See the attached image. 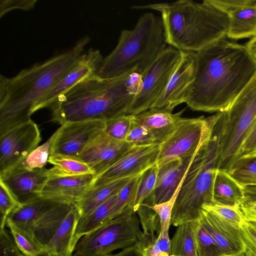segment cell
<instances>
[{
	"mask_svg": "<svg viewBox=\"0 0 256 256\" xmlns=\"http://www.w3.org/2000/svg\"><path fill=\"white\" fill-rule=\"evenodd\" d=\"M142 232L158 234L160 232V224L158 214L151 206L142 202L136 211Z\"/></svg>",
	"mask_w": 256,
	"mask_h": 256,
	"instance_id": "ab89813d",
	"label": "cell"
},
{
	"mask_svg": "<svg viewBox=\"0 0 256 256\" xmlns=\"http://www.w3.org/2000/svg\"><path fill=\"white\" fill-rule=\"evenodd\" d=\"M74 206L66 202H58L46 211L34 224L31 236L44 249Z\"/></svg>",
	"mask_w": 256,
	"mask_h": 256,
	"instance_id": "603a6c76",
	"label": "cell"
},
{
	"mask_svg": "<svg viewBox=\"0 0 256 256\" xmlns=\"http://www.w3.org/2000/svg\"><path fill=\"white\" fill-rule=\"evenodd\" d=\"M48 162L54 166L48 170V177L58 176H76L94 173L86 163L76 158L58 154L50 156Z\"/></svg>",
	"mask_w": 256,
	"mask_h": 256,
	"instance_id": "f546056e",
	"label": "cell"
},
{
	"mask_svg": "<svg viewBox=\"0 0 256 256\" xmlns=\"http://www.w3.org/2000/svg\"><path fill=\"white\" fill-rule=\"evenodd\" d=\"M244 46L256 62V36L252 38Z\"/></svg>",
	"mask_w": 256,
	"mask_h": 256,
	"instance_id": "f5cc1de1",
	"label": "cell"
},
{
	"mask_svg": "<svg viewBox=\"0 0 256 256\" xmlns=\"http://www.w3.org/2000/svg\"><path fill=\"white\" fill-rule=\"evenodd\" d=\"M240 229L244 240L256 248V223L245 221Z\"/></svg>",
	"mask_w": 256,
	"mask_h": 256,
	"instance_id": "c3c4849f",
	"label": "cell"
},
{
	"mask_svg": "<svg viewBox=\"0 0 256 256\" xmlns=\"http://www.w3.org/2000/svg\"><path fill=\"white\" fill-rule=\"evenodd\" d=\"M125 141L134 146L157 144L152 134L145 128L134 122L133 119Z\"/></svg>",
	"mask_w": 256,
	"mask_h": 256,
	"instance_id": "b9f144b4",
	"label": "cell"
},
{
	"mask_svg": "<svg viewBox=\"0 0 256 256\" xmlns=\"http://www.w3.org/2000/svg\"><path fill=\"white\" fill-rule=\"evenodd\" d=\"M220 113L218 170L229 173L256 119V74Z\"/></svg>",
	"mask_w": 256,
	"mask_h": 256,
	"instance_id": "52a82bcc",
	"label": "cell"
},
{
	"mask_svg": "<svg viewBox=\"0 0 256 256\" xmlns=\"http://www.w3.org/2000/svg\"><path fill=\"white\" fill-rule=\"evenodd\" d=\"M216 242L224 256H242L246 250L240 228L202 209L198 220Z\"/></svg>",
	"mask_w": 256,
	"mask_h": 256,
	"instance_id": "e0dca14e",
	"label": "cell"
},
{
	"mask_svg": "<svg viewBox=\"0 0 256 256\" xmlns=\"http://www.w3.org/2000/svg\"><path fill=\"white\" fill-rule=\"evenodd\" d=\"M196 256L191 223H186L177 226L170 240V255Z\"/></svg>",
	"mask_w": 256,
	"mask_h": 256,
	"instance_id": "4dcf8cb0",
	"label": "cell"
},
{
	"mask_svg": "<svg viewBox=\"0 0 256 256\" xmlns=\"http://www.w3.org/2000/svg\"><path fill=\"white\" fill-rule=\"evenodd\" d=\"M132 177L119 179L88 190L75 204L80 210L81 217L88 215L110 198L118 194Z\"/></svg>",
	"mask_w": 256,
	"mask_h": 256,
	"instance_id": "4316f807",
	"label": "cell"
},
{
	"mask_svg": "<svg viewBox=\"0 0 256 256\" xmlns=\"http://www.w3.org/2000/svg\"><path fill=\"white\" fill-rule=\"evenodd\" d=\"M202 209L210 212L231 224L234 227L241 228L245 222L240 205H223L216 203L205 204Z\"/></svg>",
	"mask_w": 256,
	"mask_h": 256,
	"instance_id": "8d00e7d4",
	"label": "cell"
},
{
	"mask_svg": "<svg viewBox=\"0 0 256 256\" xmlns=\"http://www.w3.org/2000/svg\"><path fill=\"white\" fill-rule=\"evenodd\" d=\"M244 200L243 186L227 172L218 170L212 190V203L223 205H240Z\"/></svg>",
	"mask_w": 256,
	"mask_h": 256,
	"instance_id": "484cf974",
	"label": "cell"
},
{
	"mask_svg": "<svg viewBox=\"0 0 256 256\" xmlns=\"http://www.w3.org/2000/svg\"><path fill=\"white\" fill-rule=\"evenodd\" d=\"M131 8L159 12L167 44L180 51L197 52L227 35L228 16L211 0L202 2L180 0L134 6Z\"/></svg>",
	"mask_w": 256,
	"mask_h": 256,
	"instance_id": "3957f363",
	"label": "cell"
},
{
	"mask_svg": "<svg viewBox=\"0 0 256 256\" xmlns=\"http://www.w3.org/2000/svg\"><path fill=\"white\" fill-rule=\"evenodd\" d=\"M209 128V117L183 118L174 132L160 144L158 168L171 161L194 155Z\"/></svg>",
	"mask_w": 256,
	"mask_h": 256,
	"instance_id": "30bf717a",
	"label": "cell"
},
{
	"mask_svg": "<svg viewBox=\"0 0 256 256\" xmlns=\"http://www.w3.org/2000/svg\"><path fill=\"white\" fill-rule=\"evenodd\" d=\"M118 194L112 196L88 215L81 217L76 228L74 243L80 238L106 224V220L117 200Z\"/></svg>",
	"mask_w": 256,
	"mask_h": 256,
	"instance_id": "83f0119b",
	"label": "cell"
},
{
	"mask_svg": "<svg viewBox=\"0 0 256 256\" xmlns=\"http://www.w3.org/2000/svg\"><path fill=\"white\" fill-rule=\"evenodd\" d=\"M245 221L256 223V202H244L240 204Z\"/></svg>",
	"mask_w": 256,
	"mask_h": 256,
	"instance_id": "681fc988",
	"label": "cell"
},
{
	"mask_svg": "<svg viewBox=\"0 0 256 256\" xmlns=\"http://www.w3.org/2000/svg\"><path fill=\"white\" fill-rule=\"evenodd\" d=\"M228 18L226 37L232 40L256 36V0H211Z\"/></svg>",
	"mask_w": 256,
	"mask_h": 256,
	"instance_id": "9a60e30c",
	"label": "cell"
},
{
	"mask_svg": "<svg viewBox=\"0 0 256 256\" xmlns=\"http://www.w3.org/2000/svg\"><path fill=\"white\" fill-rule=\"evenodd\" d=\"M134 116L123 114L106 120L104 132L114 139L125 141Z\"/></svg>",
	"mask_w": 256,
	"mask_h": 256,
	"instance_id": "f35d334b",
	"label": "cell"
},
{
	"mask_svg": "<svg viewBox=\"0 0 256 256\" xmlns=\"http://www.w3.org/2000/svg\"><path fill=\"white\" fill-rule=\"evenodd\" d=\"M48 178V169L44 168L32 170L14 168L0 175V180L20 205L40 197Z\"/></svg>",
	"mask_w": 256,
	"mask_h": 256,
	"instance_id": "ac0fdd59",
	"label": "cell"
},
{
	"mask_svg": "<svg viewBox=\"0 0 256 256\" xmlns=\"http://www.w3.org/2000/svg\"><path fill=\"white\" fill-rule=\"evenodd\" d=\"M142 85L143 76L135 72L130 73L126 81V90L134 96L141 92Z\"/></svg>",
	"mask_w": 256,
	"mask_h": 256,
	"instance_id": "7dc6e473",
	"label": "cell"
},
{
	"mask_svg": "<svg viewBox=\"0 0 256 256\" xmlns=\"http://www.w3.org/2000/svg\"><path fill=\"white\" fill-rule=\"evenodd\" d=\"M244 241L246 250L242 256H256V248L248 242L246 240Z\"/></svg>",
	"mask_w": 256,
	"mask_h": 256,
	"instance_id": "db71d44e",
	"label": "cell"
},
{
	"mask_svg": "<svg viewBox=\"0 0 256 256\" xmlns=\"http://www.w3.org/2000/svg\"><path fill=\"white\" fill-rule=\"evenodd\" d=\"M158 170L156 164L142 174L133 206L135 212L137 211L140 205L150 196L154 190L156 184Z\"/></svg>",
	"mask_w": 256,
	"mask_h": 256,
	"instance_id": "74e56055",
	"label": "cell"
},
{
	"mask_svg": "<svg viewBox=\"0 0 256 256\" xmlns=\"http://www.w3.org/2000/svg\"><path fill=\"white\" fill-rule=\"evenodd\" d=\"M196 256H224L220 248L199 220L190 222Z\"/></svg>",
	"mask_w": 256,
	"mask_h": 256,
	"instance_id": "1f68e13d",
	"label": "cell"
},
{
	"mask_svg": "<svg viewBox=\"0 0 256 256\" xmlns=\"http://www.w3.org/2000/svg\"><path fill=\"white\" fill-rule=\"evenodd\" d=\"M130 74L110 78L94 74L83 78L60 94L48 107L51 120L62 125L69 122L106 121L128 114L134 98L126 86Z\"/></svg>",
	"mask_w": 256,
	"mask_h": 256,
	"instance_id": "277c9868",
	"label": "cell"
},
{
	"mask_svg": "<svg viewBox=\"0 0 256 256\" xmlns=\"http://www.w3.org/2000/svg\"><path fill=\"white\" fill-rule=\"evenodd\" d=\"M6 226L9 228L10 233L16 246L24 254L37 256L44 250V248L26 232L8 222H6Z\"/></svg>",
	"mask_w": 256,
	"mask_h": 256,
	"instance_id": "d590c367",
	"label": "cell"
},
{
	"mask_svg": "<svg viewBox=\"0 0 256 256\" xmlns=\"http://www.w3.org/2000/svg\"><path fill=\"white\" fill-rule=\"evenodd\" d=\"M103 58L98 50L90 48L84 52L76 64L40 100L35 112L48 108L60 94L83 78L96 74Z\"/></svg>",
	"mask_w": 256,
	"mask_h": 256,
	"instance_id": "ffe728a7",
	"label": "cell"
},
{
	"mask_svg": "<svg viewBox=\"0 0 256 256\" xmlns=\"http://www.w3.org/2000/svg\"><path fill=\"white\" fill-rule=\"evenodd\" d=\"M0 256H27L21 252L6 228L0 230ZM37 256H52L45 250Z\"/></svg>",
	"mask_w": 256,
	"mask_h": 256,
	"instance_id": "ee69618b",
	"label": "cell"
},
{
	"mask_svg": "<svg viewBox=\"0 0 256 256\" xmlns=\"http://www.w3.org/2000/svg\"><path fill=\"white\" fill-rule=\"evenodd\" d=\"M133 146L126 141L114 139L104 132L76 158L88 164L96 177L118 162Z\"/></svg>",
	"mask_w": 256,
	"mask_h": 256,
	"instance_id": "5bb4252c",
	"label": "cell"
},
{
	"mask_svg": "<svg viewBox=\"0 0 256 256\" xmlns=\"http://www.w3.org/2000/svg\"><path fill=\"white\" fill-rule=\"evenodd\" d=\"M194 53V77L185 103L208 112L226 110L256 74L246 48L221 39Z\"/></svg>",
	"mask_w": 256,
	"mask_h": 256,
	"instance_id": "6da1fadb",
	"label": "cell"
},
{
	"mask_svg": "<svg viewBox=\"0 0 256 256\" xmlns=\"http://www.w3.org/2000/svg\"><path fill=\"white\" fill-rule=\"evenodd\" d=\"M58 202L38 197L16 208L9 214L6 222L13 224L31 236L32 230L36 222Z\"/></svg>",
	"mask_w": 256,
	"mask_h": 256,
	"instance_id": "d4e9b609",
	"label": "cell"
},
{
	"mask_svg": "<svg viewBox=\"0 0 256 256\" xmlns=\"http://www.w3.org/2000/svg\"><path fill=\"white\" fill-rule=\"evenodd\" d=\"M41 140L40 129L32 120L0 135V175L17 166Z\"/></svg>",
	"mask_w": 256,
	"mask_h": 256,
	"instance_id": "8fae6325",
	"label": "cell"
},
{
	"mask_svg": "<svg viewBox=\"0 0 256 256\" xmlns=\"http://www.w3.org/2000/svg\"><path fill=\"white\" fill-rule=\"evenodd\" d=\"M107 256H140L135 244L121 250L120 252L111 254Z\"/></svg>",
	"mask_w": 256,
	"mask_h": 256,
	"instance_id": "816d5d0a",
	"label": "cell"
},
{
	"mask_svg": "<svg viewBox=\"0 0 256 256\" xmlns=\"http://www.w3.org/2000/svg\"><path fill=\"white\" fill-rule=\"evenodd\" d=\"M160 144L134 146L118 162L94 178L91 188L142 174L156 164Z\"/></svg>",
	"mask_w": 256,
	"mask_h": 256,
	"instance_id": "4fadbf2b",
	"label": "cell"
},
{
	"mask_svg": "<svg viewBox=\"0 0 256 256\" xmlns=\"http://www.w3.org/2000/svg\"><path fill=\"white\" fill-rule=\"evenodd\" d=\"M194 154L171 161L158 168L154 189L143 202L152 206L170 199L182 183Z\"/></svg>",
	"mask_w": 256,
	"mask_h": 256,
	"instance_id": "44dd1931",
	"label": "cell"
},
{
	"mask_svg": "<svg viewBox=\"0 0 256 256\" xmlns=\"http://www.w3.org/2000/svg\"><path fill=\"white\" fill-rule=\"evenodd\" d=\"M81 214L76 205L44 248V250L52 256H72L76 245L74 236Z\"/></svg>",
	"mask_w": 256,
	"mask_h": 256,
	"instance_id": "cb8c5ba5",
	"label": "cell"
},
{
	"mask_svg": "<svg viewBox=\"0 0 256 256\" xmlns=\"http://www.w3.org/2000/svg\"><path fill=\"white\" fill-rule=\"evenodd\" d=\"M185 109L173 114L165 108H152L134 115L133 120L148 130L156 142L161 144L174 132Z\"/></svg>",
	"mask_w": 256,
	"mask_h": 256,
	"instance_id": "7402d4cb",
	"label": "cell"
},
{
	"mask_svg": "<svg viewBox=\"0 0 256 256\" xmlns=\"http://www.w3.org/2000/svg\"><path fill=\"white\" fill-rule=\"evenodd\" d=\"M170 256H178L170 254Z\"/></svg>",
	"mask_w": 256,
	"mask_h": 256,
	"instance_id": "11a10c76",
	"label": "cell"
},
{
	"mask_svg": "<svg viewBox=\"0 0 256 256\" xmlns=\"http://www.w3.org/2000/svg\"><path fill=\"white\" fill-rule=\"evenodd\" d=\"M229 174L242 186L256 184V153L239 157Z\"/></svg>",
	"mask_w": 256,
	"mask_h": 256,
	"instance_id": "d6a6232c",
	"label": "cell"
},
{
	"mask_svg": "<svg viewBox=\"0 0 256 256\" xmlns=\"http://www.w3.org/2000/svg\"><path fill=\"white\" fill-rule=\"evenodd\" d=\"M167 46L161 16L144 13L132 29L121 32L116 46L103 58L96 74L102 78L133 72L144 76Z\"/></svg>",
	"mask_w": 256,
	"mask_h": 256,
	"instance_id": "8992f818",
	"label": "cell"
},
{
	"mask_svg": "<svg viewBox=\"0 0 256 256\" xmlns=\"http://www.w3.org/2000/svg\"><path fill=\"white\" fill-rule=\"evenodd\" d=\"M140 222L132 206L106 224L79 239L74 256H107L117 250L136 244L142 232Z\"/></svg>",
	"mask_w": 256,
	"mask_h": 256,
	"instance_id": "ba28073f",
	"label": "cell"
},
{
	"mask_svg": "<svg viewBox=\"0 0 256 256\" xmlns=\"http://www.w3.org/2000/svg\"><path fill=\"white\" fill-rule=\"evenodd\" d=\"M105 121L92 120L69 122L56 131L52 154L76 158L99 136L104 132Z\"/></svg>",
	"mask_w": 256,
	"mask_h": 256,
	"instance_id": "7c38bea8",
	"label": "cell"
},
{
	"mask_svg": "<svg viewBox=\"0 0 256 256\" xmlns=\"http://www.w3.org/2000/svg\"><path fill=\"white\" fill-rule=\"evenodd\" d=\"M36 0H0V17L14 10H29L35 6Z\"/></svg>",
	"mask_w": 256,
	"mask_h": 256,
	"instance_id": "f6af8a7d",
	"label": "cell"
},
{
	"mask_svg": "<svg viewBox=\"0 0 256 256\" xmlns=\"http://www.w3.org/2000/svg\"><path fill=\"white\" fill-rule=\"evenodd\" d=\"M90 40L82 37L68 50L8 78L0 76V135L32 119L46 94L76 64Z\"/></svg>",
	"mask_w": 256,
	"mask_h": 256,
	"instance_id": "7a4b0ae2",
	"label": "cell"
},
{
	"mask_svg": "<svg viewBox=\"0 0 256 256\" xmlns=\"http://www.w3.org/2000/svg\"><path fill=\"white\" fill-rule=\"evenodd\" d=\"M20 206L6 185L0 180V229L5 228L8 216Z\"/></svg>",
	"mask_w": 256,
	"mask_h": 256,
	"instance_id": "7bdbcfd3",
	"label": "cell"
},
{
	"mask_svg": "<svg viewBox=\"0 0 256 256\" xmlns=\"http://www.w3.org/2000/svg\"><path fill=\"white\" fill-rule=\"evenodd\" d=\"M182 184V183L170 199L164 202L150 206L159 218L160 232H162L169 231L172 210Z\"/></svg>",
	"mask_w": 256,
	"mask_h": 256,
	"instance_id": "60d3db41",
	"label": "cell"
},
{
	"mask_svg": "<svg viewBox=\"0 0 256 256\" xmlns=\"http://www.w3.org/2000/svg\"><path fill=\"white\" fill-rule=\"evenodd\" d=\"M180 52V61L164 92L154 108L172 111L175 107L186 100L194 77L195 57L194 52Z\"/></svg>",
	"mask_w": 256,
	"mask_h": 256,
	"instance_id": "2e32d148",
	"label": "cell"
},
{
	"mask_svg": "<svg viewBox=\"0 0 256 256\" xmlns=\"http://www.w3.org/2000/svg\"><path fill=\"white\" fill-rule=\"evenodd\" d=\"M72 256H74L73 255Z\"/></svg>",
	"mask_w": 256,
	"mask_h": 256,
	"instance_id": "9f6ffc18",
	"label": "cell"
},
{
	"mask_svg": "<svg viewBox=\"0 0 256 256\" xmlns=\"http://www.w3.org/2000/svg\"><path fill=\"white\" fill-rule=\"evenodd\" d=\"M56 134V132L44 143L32 151L14 168L28 170L44 168L51 155L52 143Z\"/></svg>",
	"mask_w": 256,
	"mask_h": 256,
	"instance_id": "e575fe53",
	"label": "cell"
},
{
	"mask_svg": "<svg viewBox=\"0 0 256 256\" xmlns=\"http://www.w3.org/2000/svg\"><path fill=\"white\" fill-rule=\"evenodd\" d=\"M180 58V51L167 46L143 76L142 90L134 98L128 114L136 115L154 108L164 92Z\"/></svg>",
	"mask_w": 256,
	"mask_h": 256,
	"instance_id": "9c48e42d",
	"label": "cell"
},
{
	"mask_svg": "<svg viewBox=\"0 0 256 256\" xmlns=\"http://www.w3.org/2000/svg\"><path fill=\"white\" fill-rule=\"evenodd\" d=\"M243 187L244 196L243 202H256V184L246 185L243 186Z\"/></svg>",
	"mask_w": 256,
	"mask_h": 256,
	"instance_id": "f907efd6",
	"label": "cell"
},
{
	"mask_svg": "<svg viewBox=\"0 0 256 256\" xmlns=\"http://www.w3.org/2000/svg\"><path fill=\"white\" fill-rule=\"evenodd\" d=\"M256 153V119L240 148L238 157Z\"/></svg>",
	"mask_w": 256,
	"mask_h": 256,
	"instance_id": "bcb514c9",
	"label": "cell"
},
{
	"mask_svg": "<svg viewBox=\"0 0 256 256\" xmlns=\"http://www.w3.org/2000/svg\"><path fill=\"white\" fill-rule=\"evenodd\" d=\"M94 177V174L48 177L40 196L75 205L91 188Z\"/></svg>",
	"mask_w": 256,
	"mask_h": 256,
	"instance_id": "d6986e66",
	"label": "cell"
},
{
	"mask_svg": "<svg viewBox=\"0 0 256 256\" xmlns=\"http://www.w3.org/2000/svg\"><path fill=\"white\" fill-rule=\"evenodd\" d=\"M135 246L140 256H170L168 231L158 234L142 231Z\"/></svg>",
	"mask_w": 256,
	"mask_h": 256,
	"instance_id": "f1b7e54d",
	"label": "cell"
},
{
	"mask_svg": "<svg viewBox=\"0 0 256 256\" xmlns=\"http://www.w3.org/2000/svg\"><path fill=\"white\" fill-rule=\"evenodd\" d=\"M221 124L218 112L209 116L208 130L186 173L174 206L170 225L177 227L198 220L202 206L212 203Z\"/></svg>",
	"mask_w": 256,
	"mask_h": 256,
	"instance_id": "5b68a950",
	"label": "cell"
},
{
	"mask_svg": "<svg viewBox=\"0 0 256 256\" xmlns=\"http://www.w3.org/2000/svg\"><path fill=\"white\" fill-rule=\"evenodd\" d=\"M141 174L132 177L118 192L106 224L120 214L128 206H134Z\"/></svg>",
	"mask_w": 256,
	"mask_h": 256,
	"instance_id": "836d02e7",
	"label": "cell"
}]
</instances>
